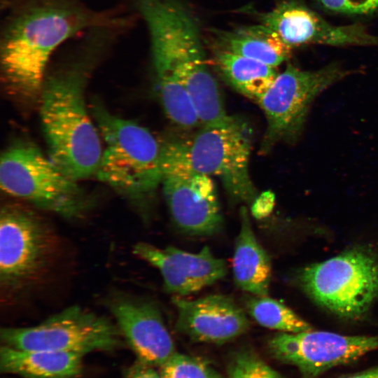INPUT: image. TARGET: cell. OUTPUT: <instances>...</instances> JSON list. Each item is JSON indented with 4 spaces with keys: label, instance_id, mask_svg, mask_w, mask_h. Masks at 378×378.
<instances>
[{
    "label": "cell",
    "instance_id": "obj_1",
    "mask_svg": "<svg viewBox=\"0 0 378 378\" xmlns=\"http://www.w3.org/2000/svg\"><path fill=\"white\" fill-rule=\"evenodd\" d=\"M127 32L120 22L89 29L60 48L62 59L46 75L40 115L48 157L77 181L96 175L103 151L99 132L86 108L85 84Z\"/></svg>",
    "mask_w": 378,
    "mask_h": 378
},
{
    "label": "cell",
    "instance_id": "obj_2",
    "mask_svg": "<svg viewBox=\"0 0 378 378\" xmlns=\"http://www.w3.org/2000/svg\"><path fill=\"white\" fill-rule=\"evenodd\" d=\"M130 10L98 9L86 0H0V63L6 85L24 99L41 96L46 71L65 43Z\"/></svg>",
    "mask_w": 378,
    "mask_h": 378
},
{
    "label": "cell",
    "instance_id": "obj_3",
    "mask_svg": "<svg viewBox=\"0 0 378 378\" xmlns=\"http://www.w3.org/2000/svg\"><path fill=\"white\" fill-rule=\"evenodd\" d=\"M92 113L105 144L97 178L134 203L145 204L162 184L163 144L99 103L92 104Z\"/></svg>",
    "mask_w": 378,
    "mask_h": 378
},
{
    "label": "cell",
    "instance_id": "obj_4",
    "mask_svg": "<svg viewBox=\"0 0 378 378\" xmlns=\"http://www.w3.org/2000/svg\"><path fill=\"white\" fill-rule=\"evenodd\" d=\"M0 185L7 194L67 219L83 217L91 205L77 181L27 141L15 142L2 153Z\"/></svg>",
    "mask_w": 378,
    "mask_h": 378
},
{
    "label": "cell",
    "instance_id": "obj_5",
    "mask_svg": "<svg viewBox=\"0 0 378 378\" xmlns=\"http://www.w3.org/2000/svg\"><path fill=\"white\" fill-rule=\"evenodd\" d=\"M179 143L193 169L218 177L235 203L251 205L258 194L248 172L251 130L244 120L230 115L202 125L190 141Z\"/></svg>",
    "mask_w": 378,
    "mask_h": 378
},
{
    "label": "cell",
    "instance_id": "obj_6",
    "mask_svg": "<svg viewBox=\"0 0 378 378\" xmlns=\"http://www.w3.org/2000/svg\"><path fill=\"white\" fill-rule=\"evenodd\" d=\"M302 288L336 314L356 318L378 297V260L370 252L353 249L299 274Z\"/></svg>",
    "mask_w": 378,
    "mask_h": 378
},
{
    "label": "cell",
    "instance_id": "obj_7",
    "mask_svg": "<svg viewBox=\"0 0 378 378\" xmlns=\"http://www.w3.org/2000/svg\"><path fill=\"white\" fill-rule=\"evenodd\" d=\"M352 72L337 63L314 71L288 64L257 101L267 120L261 151H269L280 142H295L302 132L314 100Z\"/></svg>",
    "mask_w": 378,
    "mask_h": 378
},
{
    "label": "cell",
    "instance_id": "obj_8",
    "mask_svg": "<svg viewBox=\"0 0 378 378\" xmlns=\"http://www.w3.org/2000/svg\"><path fill=\"white\" fill-rule=\"evenodd\" d=\"M121 336L116 324L78 305L67 307L36 326L5 327L0 331L2 344L10 347L83 356L117 349L122 344Z\"/></svg>",
    "mask_w": 378,
    "mask_h": 378
},
{
    "label": "cell",
    "instance_id": "obj_9",
    "mask_svg": "<svg viewBox=\"0 0 378 378\" xmlns=\"http://www.w3.org/2000/svg\"><path fill=\"white\" fill-rule=\"evenodd\" d=\"M163 192L176 227L192 236H212L223 227L216 187L211 176L188 164L179 141L163 144Z\"/></svg>",
    "mask_w": 378,
    "mask_h": 378
},
{
    "label": "cell",
    "instance_id": "obj_10",
    "mask_svg": "<svg viewBox=\"0 0 378 378\" xmlns=\"http://www.w3.org/2000/svg\"><path fill=\"white\" fill-rule=\"evenodd\" d=\"M56 247L49 227L37 215L18 205L0 214V284L15 291L45 272Z\"/></svg>",
    "mask_w": 378,
    "mask_h": 378
},
{
    "label": "cell",
    "instance_id": "obj_11",
    "mask_svg": "<svg viewBox=\"0 0 378 378\" xmlns=\"http://www.w3.org/2000/svg\"><path fill=\"white\" fill-rule=\"evenodd\" d=\"M270 354L295 366L302 378H318L326 371L378 350V336H350L326 331L280 332L268 341Z\"/></svg>",
    "mask_w": 378,
    "mask_h": 378
},
{
    "label": "cell",
    "instance_id": "obj_12",
    "mask_svg": "<svg viewBox=\"0 0 378 378\" xmlns=\"http://www.w3.org/2000/svg\"><path fill=\"white\" fill-rule=\"evenodd\" d=\"M262 24L291 48L307 44L378 45V38L363 25H333L314 10L294 0L283 1L264 14Z\"/></svg>",
    "mask_w": 378,
    "mask_h": 378
},
{
    "label": "cell",
    "instance_id": "obj_13",
    "mask_svg": "<svg viewBox=\"0 0 378 378\" xmlns=\"http://www.w3.org/2000/svg\"><path fill=\"white\" fill-rule=\"evenodd\" d=\"M133 253L158 270L164 290L175 296L195 293L222 279L227 272L225 260L214 255L207 246L198 253H191L139 242Z\"/></svg>",
    "mask_w": 378,
    "mask_h": 378
},
{
    "label": "cell",
    "instance_id": "obj_14",
    "mask_svg": "<svg viewBox=\"0 0 378 378\" xmlns=\"http://www.w3.org/2000/svg\"><path fill=\"white\" fill-rule=\"evenodd\" d=\"M109 309L137 360L160 368L177 352L154 302L139 297L116 295L111 299Z\"/></svg>",
    "mask_w": 378,
    "mask_h": 378
},
{
    "label": "cell",
    "instance_id": "obj_15",
    "mask_svg": "<svg viewBox=\"0 0 378 378\" xmlns=\"http://www.w3.org/2000/svg\"><path fill=\"white\" fill-rule=\"evenodd\" d=\"M172 302L176 331L196 342L225 344L244 334L251 326L244 308L225 295L195 300L175 296Z\"/></svg>",
    "mask_w": 378,
    "mask_h": 378
},
{
    "label": "cell",
    "instance_id": "obj_16",
    "mask_svg": "<svg viewBox=\"0 0 378 378\" xmlns=\"http://www.w3.org/2000/svg\"><path fill=\"white\" fill-rule=\"evenodd\" d=\"M239 216L240 230L232 257L234 283L251 295H268L272 276L270 258L256 239L244 206H241Z\"/></svg>",
    "mask_w": 378,
    "mask_h": 378
},
{
    "label": "cell",
    "instance_id": "obj_17",
    "mask_svg": "<svg viewBox=\"0 0 378 378\" xmlns=\"http://www.w3.org/2000/svg\"><path fill=\"white\" fill-rule=\"evenodd\" d=\"M83 355L41 350H23L2 345L0 370L23 378H78Z\"/></svg>",
    "mask_w": 378,
    "mask_h": 378
},
{
    "label": "cell",
    "instance_id": "obj_18",
    "mask_svg": "<svg viewBox=\"0 0 378 378\" xmlns=\"http://www.w3.org/2000/svg\"><path fill=\"white\" fill-rule=\"evenodd\" d=\"M221 49L276 68L288 60L291 47L264 24L239 28L219 34Z\"/></svg>",
    "mask_w": 378,
    "mask_h": 378
},
{
    "label": "cell",
    "instance_id": "obj_19",
    "mask_svg": "<svg viewBox=\"0 0 378 378\" xmlns=\"http://www.w3.org/2000/svg\"><path fill=\"white\" fill-rule=\"evenodd\" d=\"M215 62L220 74L229 85L256 102L279 74L275 67L223 49L216 54Z\"/></svg>",
    "mask_w": 378,
    "mask_h": 378
},
{
    "label": "cell",
    "instance_id": "obj_20",
    "mask_svg": "<svg viewBox=\"0 0 378 378\" xmlns=\"http://www.w3.org/2000/svg\"><path fill=\"white\" fill-rule=\"evenodd\" d=\"M244 308L259 325L284 332L312 330V327L282 302L268 295H248L244 298Z\"/></svg>",
    "mask_w": 378,
    "mask_h": 378
},
{
    "label": "cell",
    "instance_id": "obj_21",
    "mask_svg": "<svg viewBox=\"0 0 378 378\" xmlns=\"http://www.w3.org/2000/svg\"><path fill=\"white\" fill-rule=\"evenodd\" d=\"M159 368L162 378H226L204 360L178 352Z\"/></svg>",
    "mask_w": 378,
    "mask_h": 378
},
{
    "label": "cell",
    "instance_id": "obj_22",
    "mask_svg": "<svg viewBox=\"0 0 378 378\" xmlns=\"http://www.w3.org/2000/svg\"><path fill=\"white\" fill-rule=\"evenodd\" d=\"M227 378H282L255 352L248 348L236 351L227 368Z\"/></svg>",
    "mask_w": 378,
    "mask_h": 378
},
{
    "label": "cell",
    "instance_id": "obj_23",
    "mask_svg": "<svg viewBox=\"0 0 378 378\" xmlns=\"http://www.w3.org/2000/svg\"><path fill=\"white\" fill-rule=\"evenodd\" d=\"M323 8L342 14L368 15L378 11V0H313Z\"/></svg>",
    "mask_w": 378,
    "mask_h": 378
},
{
    "label": "cell",
    "instance_id": "obj_24",
    "mask_svg": "<svg viewBox=\"0 0 378 378\" xmlns=\"http://www.w3.org/2000/svg\"><path fill=\"white\" fill-rule=\"evenodd\" d=\"M275 205V195L271 190H266L258 195L250 206L252 216L257 219L267 217Z\"/></svg>",
    "mask_w": 378,
    "mask_h": 378
},
{
    "label": "cell",
    "instance_id": "obj_25",
    "mask_svg": "<svg viewBox=\"0 0 378 378\" xmlns=\"http://www.w3.org/2000/svg\"><path fill=\"white\" fill-rule=\"evenodd\" d=\"M124 378H162L155 367L139 360L132 365L125 372Z\"/></svg>",
    "mask_w": 378,
    "mask_h": 378
},
{
    "label": "cell",
    "instance_id": "obj_26",
    "mask_svg": "<svg viewBox=\"0 0 378 378\" xmlns=\"http://www.w3.org/2000/svg\"><path fill=\"white\" fill-rule=\"evenodd\" d=\"M343 378H378V367L362 371Z\"/></svg>",
    "mask_w": 378,
    "mask_h": 378
}]
</instances>
